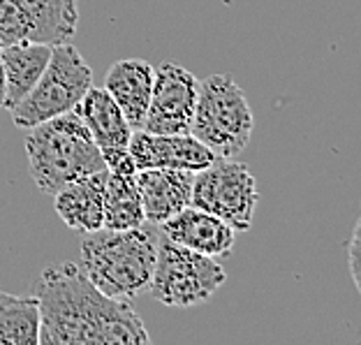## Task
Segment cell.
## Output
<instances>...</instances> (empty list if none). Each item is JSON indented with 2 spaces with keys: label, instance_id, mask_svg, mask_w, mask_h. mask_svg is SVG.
<instances>
[{
  "label": "cell",
  "instance_id": "6da1fadb",
  "mask_svg": "<svg viewBox=\"0 0 361 345\" xmlns=\"http://www.w3.org/2000/svg\"><path fill=\"white\" fill-rule=\"evenodd\" d=\"M32 294L42 317V345H142L151 341L130 301L106 297L72 262L44 267L32 278Z\"/></svg>",
  "mask_w": 361,
  "mask_h": 345
},
{
  "label": "cell",
  "instance_id": "7a4b0ae2",
  "mask_svg": "<svg viewBox=\"0 0 361 345\" xmlns=\"http://www.w3.org/2000/svg\"><path fill=\"white\" fill-rule=\"evenodd\" d=\"M158 258V234L133 229H97L81 241L79 267L97 290L114 299H135L149 290Z\"/></svg>",
  "mask_w": 361,
  "mask_h": 345
},
{
  "label": "cell",
  "instance_id": "3957f363",
  "mask_svg": "<svg viewBox=\"0 0 361 345\" xmlns=\"http://www.w3.org/2000/svg\"><path fill=\"white\" fill-rule=\"evenodd\" d=\"M30 178L39 190L56 195L72 181L106 169L100 146L77 111L61 114L26 135Z\"/></svg>",
  "mask_w": 361,
  "mask_h": 345
},
{
  "label": "cell",
  "instance_id": "277c9868",
  "mask_svg": "<svg viewBox=\"0 0 361 345\" xmlns=\"http://www.w3.org/2000/svg\"><path fill=\"white\" fill-rule=\"evenodd\" d=\"M252 109L232 75H211L200 81L190 135L216 158H236L252 137Z\"/></svg>",
  "mask_w": 361,
  "mask_h": 345
},
{
  "label": "cell",
  "instance_id": "5b68a950",
  "mask_svg": "<svg viewBox=\"0 0 361 345\" xmlns=\"http://www.w3.org/2000/svg\"><path fill=\"white\" fill-rule=\"evenodd\" d=\"M90 86H93V70L79 54V49L70 42L54 44L51 61L42 77L30 93L10 109L12 123L16 128L30 130L49 119L75 111Z\"/></svg>",
  "mask_w": 361,
  "mask_h": 345
},
{
  "label": "cell",
  "instance_id": "8992f818",
  "mask_svg": "<svg viewBox=\"0 0 361 345\" xmlns=\"http://www.w3.org/2000/svg\"><path fill=\"white\" fill-rule=\"evenodd\" d=\"M225 281L227 274L216 258L178 246L165 234L158 239V258L149 283L153 299L169 308H192L209 301Z\"/></svg>",
  "mask_w": 361,
  "mask_h": 345
},
{
  "label": "cell",
  "instance_id": "52a82bcc",
  "mask_svg": "<svg viewBox=\"0 0 361 345\" xmlns=\"http://www.w3.org/2000/svg\"><path fill=\"white\" fill-rule=\"evenodd\" d=\"M259 202L255 176L243 162L232 158H216L209 167L195 171L192 200L197 209L216 213L234 232H248L252 227Z\"/></svg>",
  "mask_w": 361,
  "mask_h": 345
},
{
  "label": "cell",
  "instance_id": "ba28073f",
  "mask_svg": "<svg viewBox=\"0 0 361 345\" xmlns=\"http://www.w3.org/2000/svg\"><path fill=\"white\" fill-rule=\"evenodd\" d=\"M200 79L183 65L162 63L155 68L151 104L146 111L142 130L158 135H183L190 133Z\"/></svg>",
  "mask_w": 361,
  "mask_h": 345
},
{
  "label": "cell",
  "instance_id": "9c48e42d",
  "mask_svg": "<svg viewBox=\"0 0 361 345\" xmlns=\"http://www.w3.org/2000/svg\"><path fill=\"white\" fill-rule=\"evenodd\" d=\"M75 111L86 123L95 144L100 146L106 169L118 171V174H137V165L128 151L135 128L128 123L126 114L106 93V88L90 86L81 102L75 107Z\"/></svg>",
  "mask_w": 361,
  "mask_h": 345
},
{
  "label": "cell",
  "instance_id": "30bf717a",
  "mask_svg": "<svg viewBox=\"0 0 361 345\" xmlns=\"http://www.w3.org/2000/svg\"><path fill=\"white\" fill-rule=\"evenodd\" d=\"M128 151L133 155L137 171L158 169V167L200 171L216 160V155L190 133L158 135V133H149V130L139 128L133 133V137H130Z\"/></svg>",
  "mask_w": 361,
  "mask_h": 345
},
{
  "label": "cell",
  "instance_id": "8fae6325",
  "mask_svg": "<svg viewBox=\"0 0 361 345\" xmlns=\"http://www.w3.org/2000/svg\"><path fill=\"white\" fill-rule=\"evenodd\" d=\"M160 227L169 241L211 258L229 255L236 241V232L232 225H227L216 213L197 209L192 204L165 220Z\"/></svg>",
  "mask_w": 361,
  "mask_h": 345
},
{
  "label": "cell",
  "instance_id": "7c38bea8",
  "mask_svg": "<svg viewBox=\"0 0 361 345\" xmlns=\"http://www.w3.org/2000/svg\"><path fill=\"white\" fill-rule=\"evenodd\" d=\"M195 171L188 169H139L137 186L142 195L144 216L153 225H162L171 216H176L192 200Z\"/></svg>",
  "mask_w": 361,
  "mask_h": 345
},
{
  "label": "cell",
  "instance_id": "4fadbf2b",
  "mask_svg": "<svg viewBox=\"0 0 361 345\" xmlns=\"http://www.w3.org/2000/svg\"><path fill=\"white\" fill-rule=\"evenodd\" d=\"M109 171L72 181L54 195V209L65 225L75 232L90 234L104 227V186Z\"/></svg>",
  "mask_w": 361,
  "mask_h": 345
},
{
  "label": "cell",
  "instance_id": "5bb4252c",
  "mask_svg": "<svg viewBox=\"0 0 361 345\" xmlns=\"http://www.w3.org/2000/svg\"><path fill=\"white\" fill-rule=\"evenodd\" d=\"M155 68L149 61L126 59L116 61L104 77V88L126 114L128 123L135 130L144 126L146 111L151 104Z\"/></svg>",
  "mask_w": 361,
  "mask_h": 345
},
{
  "label": "cell",
  "instance_id": "9a60e30c",
  "mask_svg": "<svg viewBox=\"0 0 361 345\" xmlns=\"http://www.w3.org/2000/svg\"><path fill=\"white\" fill-rule=\"evenodd\" d=\"M54 44L19 42L0 49L5 68V109L10 111L26 97L51 61Z\"/></svg>",
  "mask_w": 361,
  "mask_h": 345
},
{
  "label": "cell",
  "instance_id": "2e32d148",
  "mask_svg": "<svg viewBox=\"0 0 361 345\" xmlns=\"http://www.w3.org/2000/svg\"><path fill=\"white\" fill-rule=\"evenodd\" d=\"M35 32V42H72L79 26V0H14Z\"/></svg>",
  "mask_w": 361,
  "mask_h": 345
},
{
  "label": "cell",
  "instance_id": "e0dca14e",
  "mask_svg": "<svg viewBox=\"0 0 361 345\" xmlns=\"http://www.w3.org/2000/svg\"><path fill=\"white\" fill-rule=\"evenodd\" d=\"M144 223L146 216L137 174L109 171L104 186V229H133Z\"/></svg>",
  "mask_w": 361,
  "mask_h": 345
},
{
  "label": "cell",
  "instance_id": "ac0fdd59",
  "mask_svg": "<svg viewBox=\"0 0 361 345\" xmlns=\"http://www.w3.org/2000/svg\"><path fill=\"white\" fill-rule=\"evenodd\" d=\"M39 303L35 294L16 297L12 294L0 306V345H39Z\"/></svg>",
  "mask_w": 361,
  "mask_h": 345
},
{
  "label": "cell",
  "instance_id": "d6986e66",
  "mask_svg": "<svg viewBox=\"0 0 361 345\" xmlns=\"http://www.w3.org/2000/svg\"><path fill=\"white\" fill-rule=\"evenodd\" d=\"M19 42H35L32 26L19 12L14 0H0V49Z\"/></svg>",
  "mask_w": 361,
  "mask_h": 345
},
{
  "label": "cell",
  "instance_id": "ffe728a7",
  "mask_svg": "<svg viewBox=\"0 0 361 345\" xmlns=\"http://www.w3.org/2000/svg\"><path fill=\"white\" fill-rule=\"evenodd\" d=\"M348 262H350V274L352 281H355L357 290L361 294V216L355 225V232H352V239L348 246Z\"/></svg>",
  "mask_w": 361,
  "mask_h": 345
},
{
  "label": "cell",
  "instance_id": "44dd1931",
  "mask_svg": "<svg viewBox=\"0 0 361 345\" xmlns=\"http://www.w3.org/2000/svg\"><path fill=\"white\" fill-rule=\"evenodd\" d=\"M5 104V68H3V59H0V107Z\"/></svg>",
  "mask_w": 361,
  "mask_h": 345
},
{
  "label": "cell",
  "instance_id": "7402d4cb",
  "mask_svg": "<svg viewBox=\"0 0 361 345\" xmlns=\"http://www.w3.org/2000/svg\"><path fill=\"white\" fill-rule=\"evenodd\" d=\"M12 297V294H7V292H0V306H3V303L7 301V299H10Z\"/></svg>",
  "mask_w": 361,
  "mask_h": 345
}]
</instances>
